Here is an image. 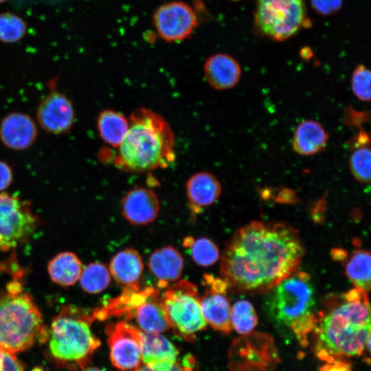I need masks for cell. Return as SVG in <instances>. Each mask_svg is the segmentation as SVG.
Here are the masks:
<instances>
[{"mask_svg": "<svg viewBox=\"0 0 371 371\" xmlns=\"http://www.w3.org/2000/svg\"><path fill=\"white\" fill-rule=\"evenodd\" d=\"M305 249L297 231L282 223L252 221L237 230L221 256L222 278L236 291L267 293L295 273Z\"/></svg>", "mask_w": 371, "mask_h": 371, "instance_id": "obj_1", "label": "cell"}, {"mask_svg": "<svg viewBox=\"0 0 371 371\" xmlns=\"http://www.w3.org/2000/svg\"><path fill=\"white\" fill-rule=\"evenodd\" d=\"M314 330L320 357L358 356L370 350V307L367 293L355 287L329 297Z\"/></svg>", "mask_w": 371, "mask_h": 371, "instance_id": "obj_2", "label": "cell"}, {"mask_svg": "<svg viewBox=\"0 0 371 371\" xmlns=\"http://www.w3.org/2000/svg\"><path fill=\"white\" fill-rule=\"evenodd\" d=\"M129 127L118 148L114 164L129 172L166 168L175 159V136L160 115L141 107L129 117Z\"/></svg>", "mask_w": 371, "mask_h": 371, "instance_id": "obj_3", "label": "cell"}, {"mask_svg": "<svg viewBox=\"0 0 371 371\" xmlns=\"http://www.w3.org/2000/svg\"><path fill=\"white\" fill-rule=\"evenodd\" d=\"M265 308L278 324L291 330L302 342L314 330L317 313L310 276L296 271L267 292Z\"/></svg>", "mask_w": 371, "mask_h": 371, "instance_id": "obj_4", "label": "cell"}, {"mask_svg": "<svg viewBox=\"0 0 371 371\" xmlns=\"http://www.w3.org/2000/svg\"><path fill=\"white\" fill-rule=\"evenodd\" d=\"M48 335L30 295L13 283L0 295V348L15 355Z\"/></svg>", "mask_w": 371, "mask_h": 371, "instance_id": "obj_5", "label": "cell"}, {"mask_svg": "<svg viewBox=\"0 0 371 371\" xmlns=\"http://www.w3.org/2000/svg\"><path fill=\"white\" fill-rule=\"evenodd\" d=\"M93 319V313L91 316L70 305L54 318L48 332L49 348L58 362L80 369L87 366L100 346L91 329Z\"/></svg>", "mask_w": 371, "mask_h": 371, "instance_id": "obj_6", "label": "cell"}, {"mask_svg": "<svg viewBox=\"0 0 371 371\" xmlns=\"http://www.w3.org/2000/svg\"><path fill=\"white\" fill-rule=\"evenodd\" d=\"M161 301L166 319L177 335L193 341L195 334L205 328L198 289L193 283L186 280L176 282L162 294Z\"/></svg>", "mask_w": 371, "mask_h": 371, "instance_id": "obj_7", "label": "cell"}, {"mask_svg": "<svg viewBox=\"0 0 371 371\" xmlns=\"http://www.w3.org/2000/svg\"><path fill=\"white\" fill-rule=\"evenodd\" d=\"M255 18L262 33L278 41L293 36L308 23L303 0H258Z\"/></svg>", "mask_w": 371, "mask_h": 371, "instance_id": "obj_8", "label": "cell"}, {"mask_svg": "<svg viewBox=\"0 0 371 371\" xmlns=\"http://www.w3.org/2000/svg\"><path fill=\"white\" fill-rule=\"evenodd\" d=\"M36 225V216L27 201L0 192V251H8L26 241Z\"/></svg>", "mask_w": 371, "mask_h": 371, "instance_id": "obj_9", "label": "cell"}, {"mask_svg": "<svg viewBox=\"0 0 371 371\" xmlns=\"http://www.w3.org/2000/svg\"><path fill=\"white\" fill-rule=\"evenodd\" d=\"M107 342L112 364L122 371H132L142 363V330L126 322L106 326Z\"/></svg>", "mask_w": 371, "mask_h": 371, "instance_id": "obj_10", "label": "cell"}, {"mask_svg": "<svg viewBox=\"0 0 371 371\" xmlns=\"http://www.w3.org/2000/svg\"><path fill=\"white\" fill-rule=\"evenodd\" d=\"M159 36L166 42H179L189 38L198 25L194 10L188 3L175 1L159 6L153 14Z\"/></svg>", "mask_w": 371, "mask_h": 371, "instance_id": "obj_11", "label": "cell"}, {"mask_svg": "<svg viewBox=\"0 0 371 371\" xmlns=\"http://www.w3.org/2000/svg\"><path fill=\"white\" fill-rule=\"evenodd\" d=\"M53 89L41 100L36 116L39 126L46 133L62 135L68 133L75 122L76 113L71 100Z\"/></svg>", "mask_w": 371, "mask_h": 371, "instance_id": "obj_12", "label": "cell"}, {"mask_svg": "<svg viewBox=\"0 0 371 371\" xmlns=\"http://www.w3.org/2000/svg\"><path fill=\"white\" fill-rule=\"evenodd\" d=\"M205 293L199 297L202 315L207 324L214 330L228 334L232 330L231 306L226 291L228 284L223 279L205 274Z\"/></svg>", "mask_w": 371, "mask_h": 371, "instance_id": "obj_13", "label": "cell"}, {"mask_svg": "<svg viewBox=\"0 0 371 371\" xmlns=\"http://www.w3.org/2000/svg\"><path fill=\"white\" fill-rule=\"evenodd\" d=\"M38 135L37 124L27 113L10 112L0 122V141L9 149L27 150L36 142Z\"/></svg>", "mask_w": 371, "mask_h": 371, "instance_id": "obj_14", "label": "cell"}, {"mask_svg": "<svg viewBox=\"0 0 371 371\" xmlns=\"http://www.w3.org/2000/svg\"><path fill=\"white\" fill-rule=\"evenodd\" d=\"M159 201L151 190L143 187L129 190L122 199L124 217L134 225H146L153 223L159 212Z\"/></svg>", "mask_w": 371, "mask_h": 371, "instance_id": "obj_15", "label": "cell"}, {"mask_svg": "<svg viewBox=\"0 0 371 371\" xmlns=\"http://www.w3.org/2000/svg\"><path fill=\"white\" fill-rule=\"evenodd\" d=\"M203 72L207 83L218 91L234 88L240 81L241 67L232 56L218 53L205 62Z\"/></svg>", "mask_w": 371, "mask_h": 371, "instance_id": "obj_16", "label": "cell"}, {"mask_svg": "<svg viewBox=\"0 0 371 371\" xmlns=\"http://www.w3.org/2000/svg\"><path fill=\"white\" fill-rule=\"evenodd\" d=\"M222 192L218 178L209 172H199L186 183V195L192 214H200L202 210L214 203Z\"/></svg>", "mask_w": 371, "mask_h": 371, "instance_id": "obj_17", "label": "cell"}, {"mask_svg": "<svg viewBox=\"0 0 371 371\" xmlns=\"http://www.w3.org/2000/svg\"><path fill=\"white\" fill-rule=\"evenodd\" d=\"M148 267L157 280L159 288L179 280L184 269V260L180 252L172 246H166L155 250L149 256Z\"/></svg>", "mask_w": 371, "mask_h": 371, "instance_id": "obj_18", "label": "cell"}, {"mask_svg": "<svg viewBox=\"0 0 371 371\" xmlns=\"http://www.w3.org/2000/svg\"><path fill=\"white\" fill-rule=\"evenodd\" d=\"M328 134L317 121L306 120L295 128L293 137V148L303 156H311L322 152L326 147Z\"/></svg>", "mask_w": 371, "mask_h": 371, "instance_id": "obj_19", "label": "cell"}, {"mask_svg": "<svg viewBox=\"0 0 371 371\" xmlns=\"http://www.w3.org/2000/svg\"><path fill=\"white\" fill-rule=\"evenodd\" d=\"M109 269L118 284L124 286L138 284L144 270V262L136 249L126 248L112 258Z\"/></svg>", "mask_w": 371, "mask_h": 371, "instance_id": "obj_20", "label": "cell"}, {"mask_svg": "<svg viewBox=\"0 0 371 371\" xmlns=\"http://www.w3.org/2000/svg\"><path fill=\"white\" fill-rule=\"evenodd\" d=\"M133 318L146 333L161 334L170 328L157 289L136 308Z\"/></svg>", "mask_w": 371, "mask_h": 371, "instance_id": "obj_21", "label": "cell"}, {"mask_svg": "<svg viewBox=\"0 0 371 371\" xmlns=\"http://www.w3.org/2000/svg\"><path fill=\"white\" fill-rule=\"evenodd\" d=\"M179 350L161 334L142 331L141 358L144 364L161 361H177Z\"/></svg>", "mask_w": 371, "mask_h": 371, "instance_id": "obj_22", "label": "cell"}, {"mask_svg": "<svg viewBox=\"0 0 371 371\" xmlns=\"http://www.w3.org/2000/svg\"><path fill=\"white\" fill-rule=\"evenodd\" d=\"M96 125L100 138L109 146L117 148L128 131L129 120L118 111L105 109L98 114Z\"/></svg>", "mask_w": 371, "mask_h": 371, "instance_id": "obj_23", "label": "cell"}, {"mask_svg": "<svg viewBox=\"0 0 371 371\" xmlns=\"http://www.w3.org/2000/svg\"><path fill=\"white\" fill-rule=\"evenodd\" d=\"M82 270L80 259L71 252L60 253L47 266L52 281L63 286L74 285L80 279Z\"/></svg>", "mask_w": 371, "mask_h": 371, "instance_id": "obj_24", "label": "cell"}, {"mask_svg": "<svg viewBox=\"0 0 371 371\" xmlns=\"http://www.w3.org/2000/svg\"><path fill=\"white\" fill-rule=\"evenodd\" d=\"M348 278L356 286L368 293L370 289V254L364 249H357L345 266Z\"/></svg>", "mask_w": 371, "mask_h": 371, "instance_id": "obj_25", "label": "cell"}, {"mask_svg": "<svg viewBox=\"0 0 371 371\" xmlns=\"http://www.w3.org/2000/svg\"><path fill=\"white\" fill-rule=\"evenodd\" d=\"M82 289L89 293H98L105 290L111 282V274L106 265L95 262L87 265L80 277Z\"/></svg>", "mask_w": 371, "mask_h": 371, "instance_id": "obj_26", "label": "cell"}, {"mask_svg": "<svg viewBox=\"0 0 371 371\" xmlns=\"http://www.w3.org/2000/svg\"><path fill=\"white\" fill-rule=\"evenodd\" d=\"M230 320L232 328L240 335H247L256 326L258 317L251 303L241 300L231 307Z\"/></svg>", "mask_w": 371, "mask_h": 371, "instance_id": "obj_27", "label": "cell"}, {"mask_svg": "<svg viewBox=\"0 0 371 371\" xmlns=\"http://www.w3.org/2000/svg\"><path fill=\"white\" fill-rule=\"evenodd\" d=\"M26 22L19 16L10 12L0 14V41L14 43L26 34Z\"/></svg>", "mask_w": 371, "mask_h": 371, "instance_id": "obj_28", "label": "cell"}, {"mask_svg": "<svg viewBox=\"0 0 371 371\" xmlns=\"http://www.w3.org/2000/svg\"><path fill=\"white\" fill-rule=\"evenodd\" d=\"M194 262L201 267H210L215 264L219 258V249L210 238L201 237L194 239L188 247Z\"/></svg>", "mask_w": 371, "mask_h": 371, "instance_id": "obj_29", "label": "cell"}, {"mask_svg": "<svg viewBox=\"0 0 371 371\" xmlns=\"http://www.w3.org/2000/svg\"><path fill=\"white\" fill-rule=\"evenodd\" d=\"M371 152L370 146L355 148L349 159V168L354 178L360 183L370 181Z\"/></svg>", "mask_w": 371, "mask_h": 371, "instance_id": "obj_30", "label": "cell"}, {"mask_svg": "<svg viewBox=\"0 0 371 371\" xmlns=\"http://www.w3.org/2000/svg\"><path fill=\"white\" fill-rule=\"evenodd\" d=\"M370 71L363 65H359L351 77V89L354 95L360 100H370Z\"/></svg>", "mask_w": 371, "mask_h": 371, "instance_id": "obj_31", "label": "cell"}, {"mask_svg": "<svg viewBox=\"0 0 371 371\" xmlns=\"http://www.w3.org/2000/svg\"><path fill=\"white\" fill-rule=\"evenodd\" d=\"M192 357H186L182 363L178 361H161L149 364L142 363L132 371H192Z\"/></svg>", "mask_w": 371, "mask_h": 371, "instance_id": "obj_32", "label": "cell"}, {"mask_svg": "<svg viewBox=\"0 0 371 371\" xmlns=\"http://www.w3.org/2000/svg\"><path fill=\"white\" fill-rule=\"evenodd\" d=\"M314 10L320 15L330 16L342 7L343 0H311Z\"/></svg>", "mask_w": 371, "mask_h": 371, "instance_id": "obj_33", "label": "cell"}, {"mask_svg": "<svg viewBox=\"0 0 371 371\" xmlns=\"http://www.w3.org/2000/svg\"><path fill=\"white\" fill-rule=\"evenodd\" d=\"M0 371H23V367L14 354L0 348Z\"/></svg>", "mask_w": 371, "mask_h": 371, "instance_id": "obj_34", "label": "cell"}, {"mask_svg": "<svg viewBox=\"0 0 371 371\" xmlns=\"http://www.w3.org/2000/svg\"><path fill=\"white\" fill-rule=\"evenodd\" d=\"M13 177L11 166L7 161L0 160V192H4L12 184Z\"/></svg>", "mask_w": 371, "mask_h": 371, "instance_id": "obj_35", "label": "cell"}, {"mask_svg": "<svg viewBox=\"0 0 371 371\" xmlns=\"http://www.w3.org/2000/svg\"><path fill=\"white\" fill-rule=\"evenodd\" d=\"M325 371H349V368L348 366L342 363H338L330 366H326Z\"/></svg>", "mask_w": 371, "mask_h": 371, "instance_id": "obj_36", "label": "cell"}, {"mask_svg": "<svg viewBox=\"0 0 371 371\" xmlns=\"http://www.w3.org/2000/svg\"><path fill=\"white\" fill-rule=\"evenodd\" d=\"M80 371H103V370L96 367H85L83 368H81Z\"/></svg>", "mask_w": 371, "mask_h": 371, "instance_id": "obj_37", "label": "cell"}, {"mask_svg": "<svg viewBox=\"0 0 371 371\" xmlns=\"http://www.w3.org/2000/svg\"><path fill=\"white\" fill-rule=\"evenodd\" d=\"M8 0H0V4L1 3H5V1H7Z\"/></svg>", "mask_w": 371, "mask_h": 371, "instance_id": "obj_38", "label": "cell"}]
</instances>
